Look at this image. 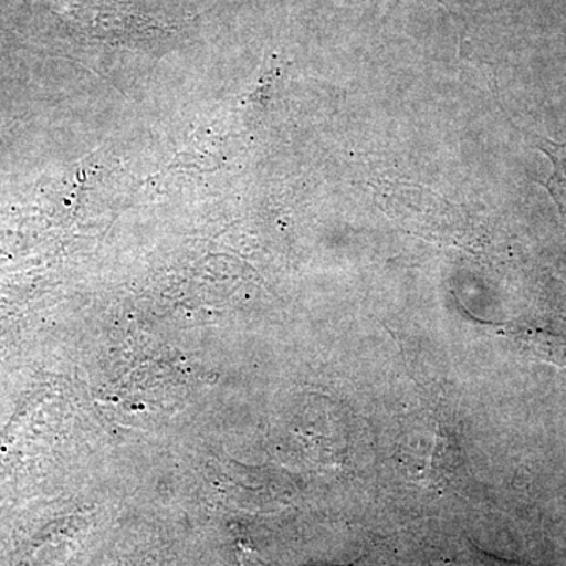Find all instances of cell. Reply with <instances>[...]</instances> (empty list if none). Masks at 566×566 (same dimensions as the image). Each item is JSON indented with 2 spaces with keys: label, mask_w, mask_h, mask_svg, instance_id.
<instances>
[{
  "label": "cell",
  "mask_w": 566,
  "mask_h": 566,
  "mask_svg": "<svg viewBox=\"0 0 566 566\" xmlns=\"http://www.w3.org/2000/svg\"><path fill=\"white\" fill-rule=\"evenodd\" d=\"M398 458L405 474L427 488L444 486L455 465L453 441L438 423L409 431L398 449Z\"/></svg>",
  "instance_id": "6da1fadb"
},
{
  "label": "cell",
  "mask_w": 566,
  "mask_h": 566,
  "mask_svg": "<svg viewBox=\"0 0 566 566\" xmlns=\"http://www.w3.org/2000/svg\"><path fill=\"white\" fill-rule=\"evenodd\" d=\"M513 337L527 349L531 356L566 367V324L554 322L517 324Z\"/></svg>",
  "instance_id": "7a4b0ae2"
},
{
  "label": "cell",
  "mask_w": 566,
  "mask_h": 566,
  "mask_svg": "<svg viewBox=\"0 0 566 566\" xmlns=\"http://www.w3.org/2000/svg\"><path fill=\"white\" fill-rule=\"evenodd\" d=\"M536 148L545 153L553 164V174L543 181V186L553 197L560 214L566 218V144L542 139L536 144Z\"/></svg>",
  "instance_id": "3957f363"
}]
</instances>
